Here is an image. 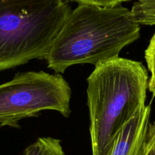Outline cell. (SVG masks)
<instances>
[{
  "label": "cell",
  "instance_id": "2",
  "mask_svg": "<svg viewBox=\"0 0 155 155\" xmlns=\"http://www.w3.org/2000/svg\"><path fill=\"white\" fill-rule=\"evenodd\" d=\"M139 37L140 24L127 8L80 4L68 15L45 60L59 74L77 64L95 66L118 57Z\"/></svg>",
  "mask_w": 155,
  "mask_h": 155
},
{
  "label": "cell",
  "instance_id": "8",
  "mask_svg": "<svg viewBox=\"0 0 155 155\" xmlns=\"http://www.w3.org/2000/svg\"><path fill=\"white\" fill-rule=\"evenodd\" d=\"M145 58L151 76L148 80V91L155 97V33L151 38L145 51Z\"/></svg>",
  "mask_w": 155,
  "mask_h": 155
},
{
  "label": "cell",
  "instance_id": "6",
  "mask_svg": "<svg viewBox=\"0 0 155 155\" xmlns=\"http://www.w3.org/2000/svg\"><path fill=\"white\" fill-rule=\"evenodd\" d=\"M24 155L66 154L62 147L61 140L51 137H42L30 144L24 150Z\"/></svg>",
  "mask_w": 155,
  "mask_h": 155
},
{
  "label": "cell",
  "instance_id": "5",
  "mask_svg": "<svg viewBox=\"0 0 155 155\" xmlns=\"http://www.w3.org/2000/svg\"><path fill=\"white\" fill-rule=\"evenodd\" d=\"M151 104L145 105L121 130L111 155H143Z\"/></svg>",
  "mask_w": 155,
  "mask_h": 155
},
{
  "label": "cell",
  "instance_id": "4",
  "mask_svg": "<svg viewBox=\"0 0 155 155\" xmlns=\"http://www.w3.org/2000/svg\"><path fill=\"white\" fill-rule=\"evenodd\" d=\"M71 89L61 74L43 71L17 74L0 84V129L20 128V121L36 117L43 110L71 114Z\"/></svg>",
  "mask_w": 155,
  "mask_h": 155
},
{
  "label": "cell",
  "instance_id": "10",
  "mask_svg": "<svg viewBox=\"0 0 155 155\" xmlns=\"http://www.w3.org/2000/svg\"><path fill=\"white\" fill-rule=\"evenodd\" d=\"M78 2L79 5H90L101 6V7H112V6L121 5L125 2L131 0H71Z\"/></svg>",
  "mask_w": 155,
  "mask_h": 155
},
{
  "label": "cell",
  "instance_id": "9",
  "mask_svg": "<svg viewBox=\"0 0 155 155\" xmlns=\"http://www.w3.org/2000/svg\"><path fill=\"white\" fill-rule=\"evenodd\" d=\"M143 155H155V122L148 126Z\"/></svg>",
  "mask_w": 155,
  "mask_h": 155
},
{
  "label": "cell",
  "instance_id": "3",
  "mask_svg": "<svg viewBox=\"0 0 155 155\" xmlns=\"http://www.w3.org/2000/svg\"><path fill=\"white\" fill-rule=\"evenodd\" d=\"M71 12L64 0H0V71L45 59Z\"/></svg>",
  "mask_w": 155,
  "mask_h": 155
},
{
  "label": "cell",
  "instance_id": "7",
  "mask_svg": "<svg viewBox=\"0 0 155 155\" xmlns=\"http://www.w3.org/2000/svg\"><path fill=\"white\" fill-rule=\"evenodd\" d=\"M131 12L140 25H155V0H137Z\"/></svg>",
  "mask_w": 155,
  "mask_h": 155
},
{
  "label": "cell",
  "instance_id": "1",
  "mask_svg": "<svg viewBox=\"0 0 155 155\" xmlns=\"http://www.w3.org/2000/svg\"><path fill=\"white\" fill-rule=\"evenodd\" d=\"M148 73L141 62L120 56L101 62L87 78L92 155H111L126 125L145 106Z\"/></svg>",
  "mask_w": 155,
  "mask_h": 155
}]
</instances>
